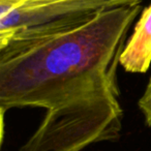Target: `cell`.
<instances>
[{
    "label": "cell",
    "mask_w": 151,
    "mask_h": 151,
    "mask_svg": "<svg viewBox=\"0 0 151 151\" xmlns=\"http://www.w3.org/2000/svg\"><path fill=\"white\" fill-rule=\"evenodd\" d=\"M141 4L119 6L0 42V110L40 108L20 151H83L120 138L118 65Z\"/></svg>",
    "instance_id": "1"
},
{
    "label": "cell",
    "mask_w": 151,
    "mask_h": 151,
    "mask_svg": "<svg viewBox=\"0 0 151 151\" xmlns=\"http://www.w3.org/2000/svg\"><path fill=\"white\" fill-rule=\"evenodd\" d=\"M143 0H0V42L30 28L54 27Z\"/></svg>",
    "instance_id": "2"
},
{
    "label": "cell",
    "mask_w": 151,
    "mask_h": 151,
    "mask_svg": "<svg viewBox=\"0 0 151 151\" xmlns=\"http://www.w3.org/2000/svg\"><path fill=\"white\" fill-rule=\"evenodd\" d=\"M151 64V3L143 9L120 56V65L132 73H145Z\"/></svg>",
    "instance_id": "3"
},
{
    "label": "cell",
    "mask_w": 151,
    "mask_h": 151,
    "mask_svg": "<svg viewBox=\"0 0 151 151\" xmlns=\"http://www.w3.org/2000/svg\"><path fill=\"white\" fill-rule=\"evenodd\" d=\"M138 106L145 118V123L151 127V77L148 81L144 93L138 101Z\"/></svg>",
    "instance_id": "4"
}]
</instances>
